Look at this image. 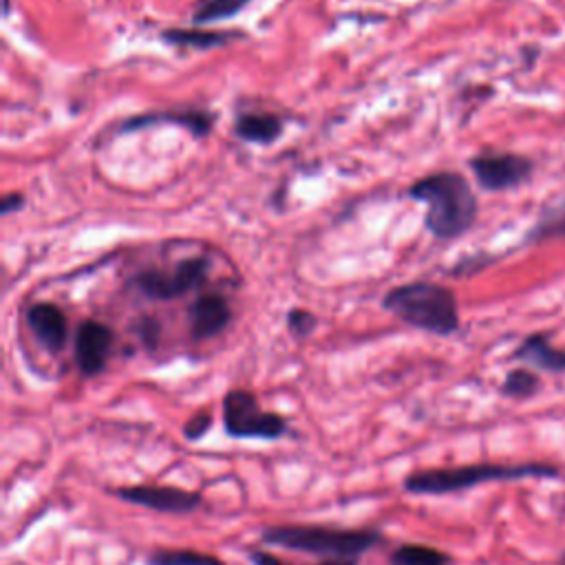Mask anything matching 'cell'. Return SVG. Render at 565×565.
<instances>
[{
	"label": "cell",
	"mask_w": 565,
	"mask_h": 565,
	"mask_svg": "<svg viewBox=\"0 0 565 565\" xmlns=\"http://www.w3.org/2000/svg\"><path fill=\"white\" fill-rule=\"evenodd\" d=\"M408 196L426 203L424 223L437 238H457L477 216V199L468 181L457 172H435L417 179Z\"/></svg>",
	"instance_id": "cell-1"
},
{
	"label": "cell",
	"mask_w": 565,
	"mask_h": 565,
	"mask_svg": "<svg viewBox=\"0 0 565 565\" xmlns=\"http://www.w3.org/2000/svg\"><path fill=\"white\" fill-rule=\"evenodd\" d=\"M382 307L402 322L435 333L450 335L459 329L455 294L435 282H406L384 294Z\"/></svg>",
	"instance_id": "cell-2"
},
{
	"label": "cell",
	"mask_w": 565,
	"mask_h": 565,
	"mask_svg": "<svg viewBox=\"0 0 565 565\" xmlns=\"http://www.w3.org/2000/svg\"><path fill=\"white\" fill-rule=\"evenodd\" d=\"M554 466L543 463H472L455 468H430L413 472L404 479V490L411 494H450L490 481H516L530 477H556Z\"/></svg>",
	"instance_id": "cell-3"
},
{
	"label": "cell",
	"mask_w": 565,
	"mask_h": 565,
	"mask_svg": "<svg viewBox=\"0 0 565 565\" xmlns=\"http://www.w3.org/2000/svg\"><path fill=\"white\" fill-rule=\"evenodd\" d=\"M267 545L307 552L327 558H358L380 545L384 536L377 530H344L324 525H274L263 532Z\"/></svg>",
	"instance_id": "cell-4"
},
{
	"label": "cell",
	"mask_w": 565,
	"mask_h": 565,
	"mask_svg": "<svg viewBox=\"0 0 565 565\" xmlns=\"http://www.w3.org/2000/svg\"><path fill=\"white\" fill-rule=\"evenodd\" d=\"M223 428L232 439L274 441L287 433V419L263 411L252 391L232 388L223 397Z\"/></svg>",
	"instance_id": "cell-5"
},
{
	"label": "cell",
	"mask_w": 565,
	"mask_h": 565,
	"mask_svg": "<svg viewBox=\"0 0 565 565\" xmlns=\"http://www.w3.org/2000/svg\"><path fill=\"white\" fill-rule=\"evenodd\" d=\"M207 267L210 263L205 258H188L172 269L137 271L130 285L150 300H172L192 289H199L207 278Z\"/></svg>",
	"instance_id": "cell-6"
},
{
	"label": "cell",
	"mask_w": 565,
	"mask_h": 565,
	"mask_svg": "<svg viewBox=\"0 0 565 565\" xmlns=\"http://www.w3.org/2000/svg\"><path fill=\"white\" fill-rule=\"evenodd\" d=\"M126 503L148 508L154 512L168 514H188L201 505V492L183 490L177 486H154V483H139V486H121L113 490Z\"/></svg>",
	"instance_id": "cell-7"
},
{
	"label": "cell",
	"mask_w": 565,
	"mask_h": 565,
	"mask_svg": "<svg viewBox=\"0 0 565 565\" xmlns=\"http://www.w3.org/2000/svg\"><path fill=\"white\" fill-rule=\"evenodd\" d=\"M472 174L483 190H508L523 183L532 172V161L521 154H479L470 159Z\"/></svg>",
	"instance_id": "cell-8"
},
{
	"label": "cell",
	"mask_w": 565,
	"mask_h": 565,
	"mask_svg": "<svg viewBox=\"0 0 565 565\" xmlns=\"http://www.w3.org/2000/svg\"><path fill=\"white\" fill-rule=\"evenodd\" d=\"M113 342H115V333L108 324L99 320L79 322L73 340V351H75V364L82 371V375L93 377L104 371Z\"/></svg>",
	"instance_id": "cell-9"
},
{
	"label": "cell",
	"mask_w": 565,
	"mask_h": 565,
	"mask_svg": "<svg viewBox=\"0 0 565 565\" xmlns=\"http://www.w3.org/2000/svg\"><path fill=\"white\" fill-rule=\"evenodd\" d=\"M26 324L35 340L51 353H60L68 340L64 311L53 302H35L26 311Z\"/></svg>",
	"instance_id": "cell-10"
},
{
	"label": "cell",
	"mask_w": 565,
	"mask_h": 565,
	"mask_svg": "<svg viewBox=\"0 0 565 565\" xmlns=\"http://www.w3.org/2000/svg\"><path fill=\"white\" fill-rule=\"evenodd\" d=\"M188 320H190V333L194 340H207L218 335L232 320V309L227 300L218 294H207L199 296L190 309H188Z\"/></svg>",
	"instance_id": "cell-11"
},
{
	"label": "cell",
	"mask_w": 565,
	"mask_h": 565,
	"mask_svg": "<svg viewBox=\"0 0 565 565\" xmlns=\"http://www.w3.org/2000/svg\"><path fill=\"white\" fill-rule=\"evenodd\" d=\"M214 113L207 110H163V113H146V115H135L130 119H126L119 130L121 132H135L139 128H148L154 124H177L181 128H185L190 135L194 137H205L212 126H214Z\"/></svg>",
	"instance_id": "cell-12"
},
{
	"label": "cell",
	"mask_w": 565,
	"mask_h": 565,
	"mask_svg": "<svg viewBox=\"0 0 565 565\" xmlns=\"http://www.w3.org/2000/svg\"><path fill=\"white\" fill-rule=\"evenodd\" d=\"M234 135L249 143H274L282 135V119L274 113H241Z\"/></svg>",
	"instance_id": "cell-13"
},
{
	"label": "cell",
	"mask_w": 565,
	"mask_h": 565,
	"mask_svg": "<svg viewBox=\"0 0 565 565\" xmlns=\"http://www.w3.org/2000/svg\"><path fill=\"white\" fill-rule=\"evenodd\" d=\"M514 358L532 364V366H539L543 371H552V373H558V371H565V351L561 349H554L545 335H530L523 340V344L514 351Z\"/></svg>",
	"instance_id": "cell-14"
},
{
	"label": "cell",
	"mask_w": 565,
	"mask_h": 565,
	"mask_svg": "<svg viewBox=\"0 0 565 565\" xmlns=\"http://www.w3.org/2000/svg\"><path fill=\"white\" fill-rule=\"evenodd\" d=\"M168 44L192 46V49H212L227 44L234 35L227 31H203V29H168L161 33Z\"/></svg>",
	"instance_id": "cell-15"
},
{
	"label": "cell",
	"mask_w": 565,
	"mask_h": 565,
	"mask_svg": "<svg viewBox=\"0 0 565 565\" xmlns=\"http://www.w3.org/2000/svg\"><path fill=\"white\" fill-rule=\"evenodd\" d=\"M388 565H450V556L433 545L404 543L391 552Z\"/></svg>",
	"instance_id": "cell-16"
},
{
	"label": "cell",
	"mask_w": 565,
	"mask_h": 565,
	"mask_svg": "<svg viewBox=\"0 0 565 565\" xmlns=\"http://www.w3.org/2000/svg\"><path fill=\"white\" fill-rule=\"evenodd\" d=\"M146 565H225L221 558L194 550H157L146 558Z\"/></svg>",
	"instance_id": "cell-17"
},
{
	"label": "cell",
	"mask_w": 565,
	"mask_h": 565,
	"mask_svg": "<svg viewBox=\"0 0 565 565\" xmlns=\"http://www.w3.org/2000/svg\"><path fill=\"white\" fill-rule=\"evenodd\" d=\"M252 0H201L194 7L192 22L194 24H207L216 20H225L236 15L241 9H245Z\"/></svg>",
	"instance_id": "cell-18"
},
{
	"label": "cell",
	"mask_w": 565,
	"mask_h": 565,
	"mask_svg": "<svg viewBox=\"0 0 565 565\" xmlns=\"http://www.w3.org/2000/svg\"><path fill=\"white\" fill-rule=\"evenodd\" d=\"M558 238L565 236V199L552 205L536 223V227L530 232L532 241H543V238Z\"/></svg>",
	"instance_id": "cell-19"
},
{
	"label": "cell",
	"mask_w": 565,
	"mask_h": 565,
	"mask_svg": "<svg viewBox=\"0 0 565 565\" xmlns=\"http://www.w3.org/2000/svg\"><path fill=\"white\" fill-rule=\"evenodd\" d=\"M536 388H539V377L525 369L510 371L501 386L503 395H508V397H527V395L536 393Z\"/></svg>",
	"instance_id": "cell-20"
},
{
	"label": "cell",
	"mask_w": 565,
	"mask_h": 565,
	"mask_svg": "<svg viewBox=\"0 0 565 565\" xmlns=\"http://www.w3.org/2000/svg\"><path fill=\"white\" fill-rule=\"evenodd\" d=\"M316 324H318L316 316L307 309H291L287 313V327L296 338H307L316 329Z\"/></svg>",
	"instance_id": "cell-21"
},
{
	"label": "cell",
	"mask_w": 565,
	"mask_h": 565,
	"mask_svg": "<svg viewBox=\"0 0 565 565\" xmlns=\"http://www.w3.org/2000/svg\"><path fill=\"white\" fill-rule=\"evenodd\" d=\"M210 428H212V415L207 411H199L183 424V437L190 441H199L210 433Z\"/></svg>",
	"instance_id": "cell-22"
},
{
	"label": "cell",
	"mask_w": 565,
	"mask_h": 565,
	"mask_svg": "<svg viewBox=\"0 0 565 565\" xmlns=\"http://www.w3.org/2000/svg\"><path fill=\"white\" fill-rule=\"evenodd\" d=\"M137 333L148 349H154V344L159 342V322L152 318H141L137 324Z\"/></svg>",
	"instance_id": "cell-23"
},
{
	"label": "cell",
	"mask_w": 565,
	"mask_h": 565,
	"mask_svg": "<svg viewBox=\"0 0 565 565\" xmlns=\"http://www.w3.org/2000/svg\"><path fill=\"white\" fill-rule=\"evenodd\" d=\"M249 561H252V565H289L282 558H278V556H274L271 552H265V550H252Z\"/></svg>",
	"instance_id": "cell-24"
},
{
	"label": "cell",
	"mask_w": 565,
	"mask_h": 565,
	"mask_svg": "<svg viewBox=\"0 0 565 565\" xmlns=\"http://www.w3.org/2000/svg\"><path fill=\"white\" fill-rule=\"evenodd\" d=\"M22 205H24V196H22V194H18V192H11V194H7V196L2 199L0 212L7 216V214H11V212L20 210Z\"/></svg>",
	"instance_id": "cell-25"
},
{
	"label": "cell",
	"mask_w": 565,
	"mask_h": 565,
	"mask_svg": "<svg viewBox=\"0 0 565 565\" xmlns=\"http://www.w3.org/2000/svg\"><path fill=\"white\" fill-rule=\"evenodd\" d=\"M316 565H358V558H327Z\"/></svg>",
	"instance_id": "cell-26"
},
{
	"label": "cell",
	"mask_w": 565,
	"mask_h": 565,
	"mask_svg": "<svg viewBox=\"0 0 565 565\" xmlns=\"http://www.w3.org/2000/svg\"><path fill=\"white\" fill-rule=\"evenodd\" d=\"M2 9H4V13L9 11V0H4V4H2Z\"/></svg>",
	"instance_id": "cell-27"
}]
</instances>
